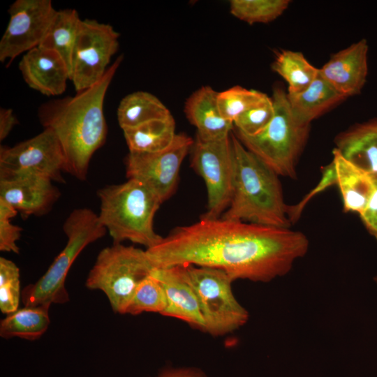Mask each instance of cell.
I'll return each mask as SVG.
<instances>
[{"mask_svg":"<svg viewBox=\"0 0 377 377\" xmlns=\"http://www.w3.org/2000/svg\"><path fill=\"white\" fill-rule=\"evenodd\" d=\"M18 124L17 119L12 109H0V140H3Z\"/></svg>","mask_w":377,"mask_h":377,"instance_id":"obj_35","label":"cell"},{"mask_svg":"<svg viewBox=\"0 0 377 377\" xmlns=\"http://www.w3.org/2000/svg\"><path fill=\"white\" fill-rule=\"evenodd\" d=\"M369 47L362 39L334 54L319 75L345 98L359 94L368 73Z\"/></svg>","mask_w":377,"mask_h":377,"instance_id":"obj_15","label":"cell"},{"mask_svg":"<svg viewBox=\"0 0 377 377\" xmlns=\"http://www.w3.org/2000/svg\"><path fill=\"white\" fill-rule=\"evenodd\" d=\"M308 249L306 236L290 228L201 216L174 228L146 253L154 269L208 267L224 271L233 281L266 283L288 274Z\"/></svg>","mask_w":377,"mask_h":377,"instance_id":"obj_1","label":"cell"},{"mask_svg":"<svg viewBox=\"0 0 377 377\" xmlns=\"http://www.w3.org/2000/svg\"><path fill=\"white\" fill-rule=\"evenodd\" d=\"M334 184H337V176L334 165L332 161L324 168L321 179L314 188L296 205H288L287 215L291 224L295 223L300 219L304 207L315 195L323 191Z\"/></svg>","mask_w":377,"mask_h":377,"instance_id":"obj_33","label":"cell"},{"mask_svg":"<svg viewBox=\"0 0 377 377\" xmlns=\"http://www.w3.org/2000/svg\"><path fill=\"white\" fill-rule=\"evenodd\" d=\"M191 150V166L204 179L207 191V211L202 216L219 218L228 207L233 191L235 158L230 134L219 140L196 135Z\"/></svg>","mask_w":377,"mask_h":377,"instance_id":"obj_9","label":"cell"},{"mask_svg":"<svg viewBox=\"0 0 377 377\" xmlns=\"http://www.w3.org/2000/svg\"><path fill=\"white\" fill-rule=\"evenodd\" d=\"M19 68L28 86L45 96L62 94L70 80L69 70L61 57L40 46L24 54Z\"/></svg>","mask_w":377,"mask_h":377,"instance_id":"obj_16","label":"cell"},{"mask_svg":"<svg viewBox=\"0 0 377 377\" xmlns=\"http://www.w3.org/2000/svg\"><path fill=\"white\" fill-rule=\"evenodd\" d=\"M81 19L76 10H57L40 47L57 52L66 63L71 77L72 54Z\"/></svg>","mask_w":377,"mask_h":377,"instance_id":"obj_25","label":"cell"},{"mask_svg":"<svg viewBox=\"0 0 377 377\" xmlns=\"http://www.w3.org/2000/svg\"><path fill=\"white\" fill-rule=\"evenodd\" d=\"M267 95L241 86L218 92L217 103L222 117L232 123L244 112L264 100Z\"/></svg>","mask_w":377,"mask_h":377,"instance_id":"obj_29","label":"cell"},{"mask_svg":"<svg viewBox=\"0 0 377 377\" xmlns=\"http://www.w3.org/2000/svg\"><path fill=\"white\" fill-rule=\"evenodd\" d=\"M171 116L168 108L156 96L146 91L128 94L117 108L118 123L122 130Z\"/></svg>","mask_w":377,"mask_h":377,"instance_id":"obj_24","label":"cell"},{"mask_svg":"<svg viewBox=\"0 0 377 377\" xmlns=\"http://www.w3.org/2000/svg\"><path fill=\"white\" fill-rule=\"evenodd\" d=\"M129 151L155 153L171 145L177 133L172 115L123 130Z\"/></svg>","mask_w":377,"mask_h":377,"instance_id":"obj_22","label":"cell"},{"mask_svg":"<svg viewBox=\"0 0 377 377\" xmlns=\"http://www.w3.org/2000/svg\"><path fill=\"white\" fill-rule=\"evenodd\" d=\"M274 115L259 133L246 135L236 132L241 143L279 176L295 179L298 158L306 142L310 124L299 122L293 116L287 93L274 89L272 97Z\"/></svg>","mask_w":377,"mask_h":377,"instance_id":"obj_6","label":"cell"},{"mask_svg":"<svg viewBox=\"0 0 377 377\" xmlns=\"http://www.w3.org/2000/svg\"><path fill=\"white\" fill-rule=\"evenodd\" d=\"M65 165L60 143L49 128L13 147L0 149V172L33 173L65 183Z\"/></svg>","mask_w":377,"mask_h":377,"instance_id":"obj_13","label":"cell"},{"mask_svg":"<svg viewBox=\"0 0 377 377\" xmlns=\"http://www.w3.org/2000/svg\"><path fill=\"white\" fill-rule=\"evenodd\" d=\"M194 140L177 134L171 145L155 153L131 152L125 158L126 175L149 188L162 202L173 193L180 166L191 149Z\"/></svg>","mask_w":377,"mask_h":377,"instance_id":"obj_11","label":"cell"},{"mask_svg":"<svg viewBox=\"0 0 377 377\" xmlns=\"http://www.w3.org/2000/svg\"><path fill=\"white\" fill-rule=\"evenodd\" d=\"M50 0H17L0 40V61L9 60L40 45L56 15Z\"/></svg>","mask_w":377,"mask_h":377,"instance_id":"obj_12","label":"cell"},{"mask_svg":"<svg viewBox=\"0 0 377 377\" xmlns=\"http://www.w3.org/2000/svg\"><path fill=\"white\" fill-rule=\"evenodd\" d=\"M218 92L203 86L186 100L184 112L189 122L197 128V136L204 140H219L230 135L233 123L225 119L217 103Z\"/></svg>","mask_w":377,"mask_h":377,"instance_id":"obj_18","label":"cell"},{"mask_svg":"<svg viewBox=\"0 0 377 377\" xmlns=\"http://www.w3.org/2000/svg\"><path fill=\"white\" fill-rule=\"evenodd\" d=\"M20 269L15 264L8 263L0 267V310L10 314L19 309L22 300Z\"/></svg>","mask_w":377,"mask_h":377,"instance_id":"obj_31","label":"cell"},{"mask_svg":"<svg viewBox=\"0 0 377 377\" xmlns=\"http://www.w3.org/2000/svg\"><path fill=\"white\" fill-rule=\"evenodd\" d=\"M119 34L109 24L81 20L72 54L70 80L77 93L99 82L119 48Z\"/></svg>","mask_w":377,"mask_h":377,"instance_id":"obj_10","label":"cell"},{"mask_svg":"<svg viewBox=\"0 0 377 377\" xmlns=\"http://www.w3.org/2000/svg\"><path fill=\"white\" fill-rule=\"evenodd\" d=\"M153 269L146 250L114 243L99 252L85 286L101 290L112 311L125 314L137 286Z\"/></svg>","mask_w":377,"mask_h":377,"instance_id":"obj_7","label":"cell"},{"mask_svg":"<svg viewBox=\"0 0 377 377\" xmlns=\"http://www.w3.org/2000/svg\"><path fill=\"white\" fill-rule=\"evenodd\" d=\"M289 0H232L230 11L237 19L249 24L268 23L288 8Z\"/></svg>","mask_w":377,"mask_h":377,"instance_id":"obj_27","label":"cell"},{"mask_svg":"<svg viewBox=\"0 0 377 377\" xmlns=\"http://www.w3.org/2000/svg\"><path fill=\"white\" fill-rule=\"evenodd\" d=\"M154 377H208L202 371L193 367L168 368Z\"/></svg>","mask_w":377,"mask_h":377,"instance_id":"obj_36","label":"cell"},{"mask_svg":"<svg viewBox=\"0 0 377 377\" xmlns=\"http://www.w3.org/2000/svg\"><path fill=\"white\" fill-rule=\"evenodd\" d=\"M50 306H24L6 315L0 322V336L3 339L19 337L28 341L40 338L50 323Z\"/></svg>","mask_w":377,"mask_h":377,"instance_id":"obj_23","label":"cell"},{"mask_svg":"<svg viewBox=\"0 0 377 377\" xmlns=\"http://www.w3.org/2000/svg\"><path fill=\"white\" fill-rule=\"evenodd\" d=\"M336 149L362 170L377 174V119L352 127L337 137Z\"/></svg>","mask_w":377,"mask_h":377,"instance_id":"obj_20","label":"cell"},{"mask_svg":"<svg viewBox=\"0 0 377 377\" xmlns=\"http://www.w3.org/2000/svg\"><path fill=\"white\" fill-rule=\"evenodd\" d=\"M235 176L230 205L221 218L290 228L279 175L230 133Z\"/></svg>","mask_w":377,"mask_h":377,"instance_id":"obj_3","label":"cell"},{"mask_svg":"<svg viewBox=\"0 0 377 377\" xmlns=\"http://www.w3.org/2000/svg\"><path fill=\"white\" fill-rule=\"evenodd\" d=\"M291 112L303 124L317 118L345 98L319 74L313 82L302 92L288 94Z\"/></svg>","mask_w":377,"mask_h":377,"instance_id":"obj_21","label":"cell"},{"mask_svg":"<svg viewBox=\"0 0 377 377\" xmlns=\"http://www.w3.org/2000/svg\"><path fill=\"white\" fill-rule=\"evenodd\" d=\"M122 59L123 55L118 57L103 78L90 88L74 96L50 101L38 109L40 124L50 129L60 143L65 172L79 180L87 179L92 156L105 142L104 99Z\"/></svg>","mask_w":377,"mask_h":377,"instance_id":"obj_2","label":"cell"},{"mask_svg":"<svg viewBox=\"0 0 377 377\" xmlns=\"http://www.w3.org/2000/svg\"><path fill=\"white\" fill-rule=\"evenodd\" d=\"M272 68L288 83V94L303 91L319 74V69L311 64L302 52L292 50L278 52Z\"/></svg>","mask_w":377,"mask_h":377,"instance_id":"obj_26","label":"cell"},{"mask_svg":"<svg viewBox=\"0 0 377 377\" xmlns=\"http://www.w3.org/2000/svg\"><path fill=\"white\" fill-rule=\"evenodd\" d=\"M17 211L0 200V250L6 252L20 253L17 242L20 239L22 229L11 223Z\"/></svg>","mask_w":377,"mask_h":377,"instance_id":"obj_32","label":"cell"},{"mask_svg":"<svg viewBox=\"0 0 377 377\" xmlns=\"http://www.w3.org/2000/svg\"><path fill=\"white\" fill-rule=\"evenodd\" d=\"M167 306L164 288L151 273L137 286L125 314L139 315L144 312L163 314Z\"/></svg>","mask_w":377,"mask_h":377,"instance_id":"obj_28","label":"cell"},{"mask_svg":"<svg viewBox=\"0 0 377 377\" xmlns=\"http://www.w3.org/2000/svg\"><path fill=\"white\" fill-rule=\"evenodd\" d=\"M274 115V107L272 98L268 96L257 105L240 114L233 122L236 132L254 135L271 122Z\"/></svg>","mask_w":377,"mask_h":377,"instance_id":"obj_30","label":"cell"},{"mask_svg":"<svg viewBox=\"0 0 377 377\" xmlns=\"http://www.w3.org/2000/svg\"><path fill=\"white\" fill-rule=\"evenodd\" d=\"M338 185L346 212L359 214L366 207L374 189V175L345 158L336 149L333 160Z\"/></svg>","mask_w":377,"mask_h":377,"instance_id":"obj_19","label":"cell"},{"mask_svg":"<svg viewBox=\"0 0 377 377\" xmlns=\"http://www.w3.org/2000/svg\"><path fill=\"white\" fill-rule=\"evenodd\" d=\"M151 274L161 282L165 293L167 306L162 315L179 319L204 331L199 302L184 266L154 268Z\"/></svg>","mask_w":377,"mask_h":377,"instance_id":"obj_17","label":"cell"},{"mask_svg":"<svg viewBox=\"0 0 377 377\" xmlns=\"http://www.w3.org/2000/svg\"><path fill=\"white\" fill-rule=\"evenodd\" d=\"M59 196V190L48 177L33 173L0 172V200L24 216L47 214Z\"/></svg>","mask_w":377,"mask_h":377,"instance_id":"obj_14","label":"cell"},{"mask_svg":"<svg viewBox=\"0 0 377 377\" xmlns=\"http://www.w3.org/2000/svg\"><path fill=\"white\" fill-rule=\"evenodd\" d=\"M374 175V189L366 207L360 215L370 234L377 240V174Z\"/></svg>","mask_w":377,"mask_h":377,"instance_id":"obj_34","label":"cell"},{"mask_svg":"<svg viewBox=\"0 0 377 377\" xmlns=\"http://www.w3.org/2000/svg\"><path fill=\"white\" fill-rule=\"evenodd\" d=\"M184 266L199 302L204 332L222 336L247 322L249 312L235 298L231 286L233 279L226 272L208 267Z\"/></svg>","mask_w":377,"mask_h":377,"instance_id":"obj_8","label":"cell"},{"mask_svg":"<svg viewBox=\"0 0 377 377\" xmlns=\"http://www.w3.org/2000/svg\"><path fill=\"white\" fill-rule=\"evenodd\" d=\"M374 281H375V282L376 283V284H377V276H375V277L374 278Z\"/></svg>","mask_w":377,"mask_h":377,"instance_id":"obj_37","label":"cell"},{"mask_svg":"<svg viewBox=\"0 0 377 377\" xmlns=\"http://www.w3.org/2000/svg\"><path fill=\"white\" fill-rule=\"evenodd\" d=\"M63 230L67 242L45 273L34 283L22 290L24 306H48L69 301L65 283L73 262L91 243L103 237L107 232L98 216L89 208L73 210L65 220Z\"/></svg>","mask_w":377,"mask_h":377,"instance_id":"obj_5","label":"cell"},{"mask_svg":"<svg viewBox=\"0 0 377 377\" xmlns=\"http://www.w3.org/2000/svg\"><path fill=\"white\" fill-rule=\"evenodd\" d=\"M97 195L101 202L99 221L114 244L128 240L147 249L162 240L154 230V219L163 202L145 184L128 179L98 189Z\"/></svg>","mask_w":377,"mask_h":377,"instance_id":"obj_4","label":"cell"}]
</instances>
